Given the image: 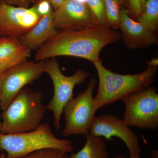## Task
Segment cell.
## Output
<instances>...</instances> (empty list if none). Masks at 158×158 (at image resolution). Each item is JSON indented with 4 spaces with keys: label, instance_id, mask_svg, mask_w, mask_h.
<instances>
[{
    "label": "cell",
    "instance_id": "cell-1",
    "mask_svg": "<svg viewBox=\"0 0 158 158\" xmlns=\"http://www.w3.org/2000/svg\"><path fill=\"white\" fill-rule=\"evenodd\" d=\"M121 39L119 32L100 24L78 31L62 30L37 50L34 59L38 62L68 56L83 58L94 63L102 61L100 54L105 47Z\"/></svg>",
    "mask_w": 158,
    "mask_h": 158
},
{
    "label": "cell",
    "instance_id": "cell-2",
    "mask_svg": "<svg viewBox=\"0 0 158 158\" xmlns=\"http://www.w3.org/2000/svg\"><path fill=\"white\" fill-rule=\"evenodd\" d=\"M146 61L147 69L133 74L115 73L106 68L102 61L93 63L99 80L98 90L94 98L97 110L117 101H122L128 95L149 87L156 74L158 60L153 59Z\"/></svg>",
    "mask_w": 158,
    "mask_h": 158
},
{
    "label": "cell",
    "instance_id": "cell-3",
    "mask_svg": "<svg viewBox=\"0 0 158 158\" xmlns=\"http://www.w3.org/2000/svg\"><path fill=\"white\" fill-rule=\"evenodd\" d=\"M43 94L40 91L25 88L20 90L3 110L1 133L19 134L34 131L39 127L46 110L43 103Z\"/></svg>",
    "mask_w": 158,
    "mask_h": 158
},
{
    "label": "cell",
    "instance_id": "cell-4",
    "mask_svg": "<svg viewBox=\"0 0 158 158\" xmlns=\"http://www.w3.org/2000/svg\"><path fill=\"white\" fill-rule=\"evenodd\" d=\"M49 148L69 153L72 152L74 148L69 140L56 138L47 123H41L36 129L27 132L11 135L0 133V150L6 152V158H18Z\"/></svg>",
    "mask_w": 158,
    "mask_h": 158
},
{
    "label": "cell",
    "instance_id": "cell-5",
    "mask_svg": "<svg viewBox=\"0 0 158 158\" xmlns=\"http://www.w3.org/2000/svg\"><path fill=\"white\" fill-rule=\"evenodd\" d=\"M96 86V80L91 78L84 92L65 105L63 113L66 123L62 131L63 136L89 134L98 110L93 95Z\"/></svg>",
    "mask_w": 158,
    "mask_h": 158
},
{
    "label": "cell",
    "instance_id": "cell-6",
    "mask_svg": "<svg viewBox=\"0 0 158 158\" xmlns=\"http://www.w3.org/2000/svg\"><path fill=\"white\" fill-rule=\"evenodd\" d=\"M44 73L50 77L54 85V94L46 109L51 110L54 115V126L60 127V119L63 108L73 98V89L81 85L90 76L86 71L79 69L73 75L66 76L60 69L59 62L55 58L44 62Z\"/></svg>",
    "mask_w": 158,
    "mask_h": 158
},
{
    "label": "cell",
    "instance_id": "cell-7",
    "mask_svg": "<svg viewBox=\"0 0 158 158\" xmlns=\"http://www.w3.org/2000/svg\"><path fill=\"white\" fill-rule=\"evenodd\" d=\"M125 106L123 119L129 127L141 129L158 127V94L155 87H148L122 100Z\"/></svg>",
    "mask_w": 158,
    "mask_h": 158
},
{
    "label": "cell",
    "instance_id": "cell-8",
    "mask_svg": "<svg viewBox=\"0 0 158 158\" xmlns=\"http://www.w3.org/2000/svg\"><path fill=\"white\" fill-rule=\"evenodd\" d=\"M44 62L27 61L12 66L2 74L0 109L4 110L26 85L31 84L44 73Z\"/></svg>",
    "mask_w": 158,
    "mask_h": 158
},
{
    "label": "cell",
    "instance_id": "cell-9",
    "mask_svg": "<svg viewBox=\"0 0 158 158\" xmlns=\"http://www.w3.org/2000/svg\"><path fill=\"white\" fill-rule=\"evenodd\" d=\"M89 134L104 137L111 141L113 137L121 139L126 144L130 158H140L141 149L139 138L136 133L123 119L112 114H105L95 117Z\"/></svg>",
    "mask_w": 158,
    "mask_h": 158
},
{
    "label": "cell",
    "instance_id": "cell-10",
    "mask_svg": "<svg viewBox=\"0 0 158 158\" xmlns=\"http://www.w3.org/2000/svg\"><path fill=\"white\" fill-rule=\"evenodd\" d=\"M41 16L36 6L23 8L0 2V37L19 38L29 32Z\"/></svg>",
    "mask_w": 158,
    "mask_h": 158
},
{
    "label": "cell",
    "instance_id": "cell-11",
    "mask_svg": "<svg viewBox=\"0 0 158 158\" xmlns=\"http://www.w3.org/2000/svg\"><path fill=\"white\" fill-rule=\"evenodd\" d=\"M53 23L57 30L78 31L97 23L87 4L77 0L64 1L53 11Z\"/></svg>",
    "mask_w": 158,
    "mask_h": 158
},
{
    "label": "cell",
    "instance_id": "cell-12",
    "mask_svg": "<svg viewBox=\"0 0 158 158\" xmlns=\"http://www.w3.org/2000/svg\"><path fill=\"white\" fill-rule=\"evenodd\" d=\"M120 16L119 29L121 32V38L128 48H147L158 44L156 34L148 31L137 21L132 19L125 9H121Z\"/></svg>",
    "mask_w": 158,
    "mask_h": 158
},
{
    "label": "cell",
    "instance_id": "cell-13",
    "mask_svg": "<svg viewBox=\"0 0 158 158\" xmlns=\"http://www.w3.org/2000/svg\"><path fill=\"white\" fill-rule=\"evenodd\" d=\"M31 50L20 41L11 37H0V70L2 72L27 60Z\"/></svg>",
    "mask_w": 158,
    "mask_h": 158
},
{
    "label": "cell",
    "instance_id": "cell-14",
    "mask_svg": "<svg viewBox=\"0 0 158 158\" xmlns=\"http://www.w3.org/2000/svg\"><path fill=\"white\" fill-rule=\"evenodd\" d=\"M53 12L52 10L42 16L29 32L19 38L20 41L31 50H37L59 31L54 27Z\"/></svg>",
    "mask_w": 158,
    "mask_h": 158
},
{
    "label": "cell",
    "instance_id": "cell-15",
    "mask_svg": "<svg viewBox=\"0 0 158 158\" xmlns=\"http://www.w3.org/2000/svg\"><path fill=\"white\" fill-rule=\"evenodd\" d=\"M82 149L76 153H71L69 158H108L107 148L102 138L88 134Z\"/></svg>",
    "mask_w": 158,
    "mask_h": 158
},
{
    "label": "cell",
    "instance_id": "cell-16",
    "mask_svg": "<svg viewBox=\"0 0 158 158\" xmlns=\"http://www.w3.org/2000/svg\"><path fill=\"white\" fill-rule=\"evenodd\" d=\"M137 21L150 32L156 34L158 29V0H146L144 9Z\"/></svg>",
    "mask_w": 158,
    "mask_h": 158
},
{
    "label": "cell",
    "instance_id": "cell-17",
    "mask_svg": "<svg viewBox=\"0 0 158 158\" xmlns=\"http://www.w3.org/2000/svg\"><path fill=\"white\" fill-rule=\"evenodd\" d=\"M120 4L119 0H105V12L108 26L113 30L119 28L121 20Z\"/></svg>",
    "mask_w": 158,
    "mask_h": 158
},
{
    "label": "cell",
    "instance_id": "cell-18",
    "mask_svg": "<svg viewBox=\"0 0 158 158\" xmlns=\"http://www.w3.org/2000/svg\"><path fill=\"white\" fill-rule=\"evenodd\" d=\"M86 4L97 23L108 26L105 12V0H87Z\"/></svg>",
    "mask_w": 158,
    "mask_h": 158
},
{
    "label": "cell",
    "instance_id": "cell-19",
    "mask_svg": "<svg viewBox=\"0 0 158 158\" xmlns=\"http://www.w3.org/2000/svg\"><path fill=\"white\" fill-rule=\"evenodd\" d=\"M67 153L56 148H45L18 158H69Z\"/></svg>",
    "mask_w": 158,
    "mask_h": 158
},
{
    "label": "cell",
    "instance_id": "cell-20",
    "mask_svg": "<svg viewBox=\"0 0 158 158\" xmlns=\"http://www.w3.org/2000/svg\"><path fill=\"white\" fill-rule=\"evenodd\" d=\"M35 6H36L37 12L41 16L48 14L53 10L51 4L47 1L44 0L40 1Z\"/></svg>",
    "mask_w": 158,
    "mask_h": 158
},
{
    "label": "cell",
    "instance_id": "cell-21",
    "mask_svg": "<svg viewBox=\"0 0 158 158\" xmlns=\"http://www.w3.org/2000/svg\"><path fill=\"white\" fill-rule=\"evenodd\" d=\"M128 2L133 14L138 19L143 11L140 0H128Z\"/></svg>",
    "mask_w": 158,
    "mask_h": 158
},
{
    "label": "cell",
    "instance_id": "cell-22",
    "mask_svg": "<svg viewBox=\"0 0 158 158\" xmlns=\"http://www.w3.org/2000/svg\"><path fill=\"white\" fill-rule=\"evenodd\" d=\"M34 1V0H3V2L9 5L12 6L15 5L18 7L23 8H28L29 4Z\"/></svg>",
    "mask_w": 158,
    "mask_h": 158
},
{
    "label": "cell",
    "instance_id": "cell-23",
    "mask_svg": "<svg viewBox=\"0 0 158 158\" xmlns=\"http://www.w3.org/2000/svg\"><path fill=\"white\" fill-rule=\"evenodd\" d=\"M40 1H42V0H37L38 2ZM44 1L48 2L51 4V6L53 7L55 11L59 9L64 2V0H44Z\"/></svg>",
    "mask_w": 158,
    "mask_h": 158
},
{
    "label": "cell",
    "instance_id": "cell-24",
    "mask_svg": "<svg viewBox=\"0 0 158 158\" xmlns=\"http://www.w3.org/2000/svg\"><path fill=\"white\" fill-rule=\"evenodd\" d=\"M152 158H158V151L154 150L152 152Z\"/></svg>",
    "mask_w": 158,
    "mask_h": 158
},
{
    "label": "cell",
    "instance_id": "cell-25",
    "mask_svg": "<svg viewBox=\"0 0 158 158\" xmlns=\"http://www.w3.org/2000/svg\"><path fill=\"white\" fill-rule=\"evenodd\" d=\"M2 72L0 70V98H1V82H2Z\"/></svg>",
    "mask_w": 158,
    "mask_h": 158
},
{
    "label": "cell",
    "instance_id": "cell-26",
    "mask_svg": "<svg viewBox=\"0 0 158 158\" xmlns=\"http://www.w3.org/2000/svg\"><path fill=\"white\" fill-rule=\"evenodd\" d=\"M145 1L146 0H140L141 2V6H142V9H144V4H145Z\"/></svg>",
    "mask_w": 158,
    "mask_h": 158
},
{
    "label": "cell",
    "instance_id": "cell-27",
    "mask_svg": "<svg viewBox=\"0 0 158 158\" xmlns=\"http://www.w3.org/2000/svg\"><path fill=\"white\" fill-rule=\"evenodd\" d=\"M120 3L122 4H124V5H126L127 2V0H119Z\"/></svg>",
    "mask_w": 158,
    "mask_h": 158
},
{
    "label": "cell",
    "instance_id": "cell-28",
    "mask_svg": "<svg viewBox=\"0 0 158 158\" xmlns=\"http://www.w3.org/2000/svg\"><path fill=\"white\" fill-rule=\"evenodd\" d=\"M77 1H78L80 2L84 3V4H86V2H87V0H77Z\"/></svg>",
    "mask_w": 158,
    "mask_h": 158
},
{
    "label": "cell",
    "instance_id": "cell-29",
    "mask_svg": "<svg viewBox=\"0 0 158 158\" xmlns=\"http://www.w3.org/2000/svg\"><path fill=\"white\" fill-rule=\"evenodd\" d=\"M6 158V155L4 154H2V155L0 156V158Z\"/></svg>",
    "mask_w": 158,
    "mask_h": 158
},
{
    "label": "cell",
    "instance_id": "cell-30",
    "mask_svg": "<svg viewBox=\"0 0 158 158\" xmlns=\"http://www.w3.org/2000/svg\"><path fill=\"white\" fill-rule=\"evenodd\" d=\"M113 158H125L122 156H118L115 157Z\"/></svg>",
    "mask_w": 158,
    "mask_h": 158
},
{
    "label": "cell",
    "instance_id": "cell-31",
    "mask_svg": "<svg viewBox=\"0 0 158 158\" xmlns=\"http://www.w3.org/2000/svg\"><path fill=\"white\" fill-rule=\"evenodd\" d=\"M2 123L0 121V133L1 132V131H2Z\"/></svg>",
    "mask_w": 158,
    "mask_h": 158
},
{
    "label": "cell",
    "instance_id": "cell-32",
    "mask_svg": "<svg viewBox=\"0 0 158 158\" xmlns=\"http://www.w3.org/2000/svg\"><path fill=\"white\" fill-rule=\"evenodd\" d=\"M3 0H0V2H2V1Z\"/></svg>",
    "mask_w": 158,
    "mask_h": 158
},
{
    "label": "cell",
    "instance_id": "cell-33",
    "mask_svg": "<svg viewBox=\"0 0 158 158\" xmlns=\"http://www.w3.org/2000/svg\"><path fill=\"white\" fill-rule=\"evenodd\" d=\"M64 1H67V0H64Z\"/></svg>",
    "mask_w": 158,
    "mask_h": 158
},
{
    "label": "cell",
    "instance_id": "cell-34",
    "mask_svg": "<svg viewBox=\"0 0 158 158\" xmlns=\"http://www.w3.org/2000/svg\"></svg>",
    "mask_w": 158,
    "mask_h": 158
}]
</instances>
